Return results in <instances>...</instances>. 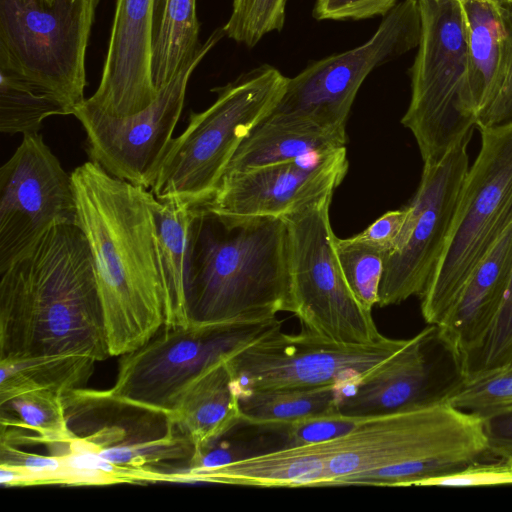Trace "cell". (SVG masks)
I'll list each match as a JSON object with an SVG mask.
<instances>
[{"label": "cell", "instance_id": "cell-39", "mask_svg": "<svg viewBox=\"0 0 512 512\" xmlns=\"http://www.w3.org/2000/svg\"><path fill=\"white\" fill-rule=\"evenodd\" d=\"M488 450L494 456L512 457V411L482 419Z\"/></svg>", "mask_w": 512, "mask_h": 512}, {"label": "cell", "instance_id": "cell-12", "mask_svg": "<svg viewBox=\"0 0 512 512\" xmlns=\"http://www.w3.org/2000/svg\"><path fill=\"white\" fill-rule=\"evenodd\" d=\"M276 321L162 327L144 345L121 355L112 388L90 396L166 417L187 388L208 368Z\"/></svg>", "mask_w": 512, "mask_h": 512}, {"label": "cell", "instance_id": "cell-1", "mask_svg": "<svg viewBox=\"0 0 512 512\" xmlns=\"http://www.w3.org/2000/svg\"><path fill=\"white\" fill-rule=\"evenodd\" d=\"M75 224L89 243L111 356L148 342L165 324L154 195L94 161L71 173Z\"/></svg>", "mask_w": 512, "mask_h": 512}, {"label": "cell", "instance_id": "cell-24", "mask_svg": "<svg viewBox=\"0 0 512 512\" xmlns=\"http://www.w3.org/2000/svg\"><path fill=\"white\" fill-rule=\"evenodd\" d=\"M346 142V134L264 118L241 142L224 174L318 158L345 148Z\"/></svg>", "mask_w": 512, "mask_h": 512}, {"label": "cell", "instance_id": "cell-13", "mask_svg": "<svg viewBox=\"0 0 512 512\" xmlns=\"http://www.w3.org/2000/svg\"><path fill=\"white\" fill-rule=\"evenodd\" d=\"M472 135L454 145L438 161L423 163L420 184L407 205L405 223L394 247L385 255L378 306L420 297L426 289L441 256L469 169L467 147Z\"/></svg>", "mask_w": 512, "mask_h": 512}, {"label": "cell", "instance_id": "cell-9", "mask_svg": "<svg viewBox=\"0 0 512 512\" xmlns=\"http://www.w3.org/2000/svg\"><path fill=\"white\" fill-rule=\"evenodd\" d=\"M334 190L282 216L287 226L290 313L309 333L341 345H370L383 336L351 291L340 267L329 209Z\"/></svg>", "mask_w": 512, "mask_h": 512}, {"label": "cell", "instance_id": "cell-20", "mask_svg": "<svg viewBox=\"0 0 512 512\" xmlns=\"http://www.w3.org/2000/svg\"><path fill=\"white\" fill-rule=\"evenodd\" d=\"M336 440L283 446L228 463L198 470L173 473V481H203L260 487L323 486Z\"/></svg>", "mask_w": 512, "mask_h": 512}, {"label": "cell", "instance_id": "cell-34", "mask_svg": "<svg viewBox=\"0 0 512 512\" xmlns=\"http://www.w3.org/2000/svg\"><path fill=\"white\" fill-rule=\"evenodd\" d=\"M362 419L336 410L279 429L285 435L284 446H301L337 439L353 430Z\"/></svg>", "mask_w": 512, "mask_h": 512}, {"label": "cell", "instance_id": "cell-36", "mask_svg": "<svg viewBox=\"0 0 512 512\" xmlns=\"http://www.w3.org/2000/svg\"><path fill=\"white\" fill-rule=\"evenodd\" d=\"M397 0H317L313 16L318 20H361L384 17Z\"/></svg>", "mask_w": 512, "mask_h": 512}, {"label": "cell", "instance_id": "cell-30", "mask_svg": "<svg viewBox=\"0 0 512 512\" xmlns=\"http://www.w3.org/2000/svg\"><path fill=\"white\" fill-rule=\"evenodd\" d=\"M444 403L481 419L512 411V364L463 378Z\"/></svg>", "mask_w": 512, "mask_h": 512}, {"label": "cell", "instance_id": "cell-21", "mask_svg": "<svg viewBox=\"0 0 512 512\" xmlns=\"http://www.w3.org/2000/svg\"><path fill=\"white\" fill-rule=\"evenodd\" d=\"M165 289L163 327L187 326L196 277V246L206 216L199 206L153 198Z\"/></svg>", "mask_w": 512, "mask_h": 512}, {"label": "cell", "instance_id": "cell-23", "mask_svg": "<svg viewBox=\"0 0 512 512\" xmlns=\"http://www.w3.org/2000/svg\"><path fill=\"white\" fill-rule=\"evenodd\" d=\"M468 50V86L478 117L497 95L509 50L508 9L498 0H459Z\"/></svg>", "mask_w": 512, "mask_h": 512}, {"label": "cell", "instance_id": "cell-27", "mask_svg": "<svg viewBox=\"0 0 512 512\" xmlns=\"http://www.w3.org/2000/svg\"><path fill=\"white\" fill-rule=\"evenodd\" d=\"M95 362L81 355L0 360V401L34 390L51 391L67 397L87 382Z\"/></svg>", "mask_w": 512, "mask_h": 512}, {"label": "cell", "instance_id": "cell-17", "mask_svg": "<svg viewBox=\"0 0 512 512\" xmlns=\"http://www.w3.org/2000/svg\"><path fill=\"white\" fill-rule=\"evenodd\" d=\"M157 0H116L112 30L98 88L85 103L110 116L134 115L159 91L152 58Z\"/></svg>", "mask_w": 512, "mask_h": 512}, {"label": "cell", "instance_id": "cell-38", "mask_svg": "<svg viewBox=\"0 0 512 512\" xmlns=\"http://www.w3.org/2000/svg\"><path fill=\"white\" fill-rule=\"evenodd\" d=\"M509 50L500 89L488 108L478 117V127H488L512 121V8H508Z\"/></svg>", "mask_w": 512, "mask_h": 512}, {"label": "cell", "instance_id": "cell-31", "mask_svg": "<svg viewBox=\"0 0 512 512\" xmlns=\"http://www.w3.org/2000/svg\"><path fill=\"white\" fill-rule=\"evenodd\" d=\"M335 252L343 275L358 301L372 311L377 305L385 253L352 237H335Z\"/></svg>", "mask_w": 512, "mask_h": 512}, {"label": "cell", "instance_id": "cell-22", "mask_svg": "<svg viewBox=\"0 0 512 512\" xmlns=\"http://www.w3.org/2000/svg\"><path fill=\"white\" fill-rule=\"evenodd\" d=\"M227 357L198 377L166 416L190 442L193 454L211 447L242 423L239 395L233 384Z\"/></svg>", "mask_w": 512, "mask_h": 512}, {"label": "cell", "instance_id": "cell-37", "mask_svg": "<svg viewBox=\"0 0 512 512\" xmlns=\"http://www.w3.org/2000/svg\"><path fill=\"white\" fill-rule=\"evenodd\" d=\"M407 215V206L399 210L387 211L352 238L359 243L387 254L394 247Z\"/></svg>", "mask_w": 512, "mask_h": 512}, {"label": "cell", "instance_id": "cell-19", "mask_svg": "<svg viewBox=\"0 0 512 512\" xmlns=\"http://www.w3.org/2000/svg\"><path fill=\"white\" fill-rule=\"evenodd\" d=\"M512 275V223L473 270L443 320V343L460 363L487 335Z\"/></svg>", "mask_w": 512, "mask_h": 512}, {"label": "cell", "instance_id": "cell-14", "mask_svg": "<svg viewBox=\"0 0 512 512\" xmlns=\"http://www.w3.org/2000/svg\"><path fill=\"white\" fill-rule=\"evenodd\" d=\"M222 36V29L214 31L198 55L159 90L155 101L134 115L114 117L85 101L79 105L73 115L85 130L90 160L119 179L151 188L173 139L189 79Z\"/></svg>", "mask_w": 512, "mask_h": 512}, {"label": "cell", "instance_id": "cell-6", "mask_svg": "<svg viewBox=\"0 0 512 512\" xmlns=\"http://www.w3.org/2000/svg\"><path fill=\"white\" fill-rule=\"evenodd\" d=\"M480 150L463 181L441 256L421 298L439 325L465 282L512 223V121L478 127Z\"/></svg>", "mask_w": 512, "mask_h": 512}, {"label": "cell", "instance_id": "cell-7", "mask_svg": "<svg viewBox=\"0 0 512 512\" xmlns=\"http://www.w3.org/2000/svg\"><path fill=\"white\" fill-rule=\"evenodd\" d=\"M418 51L410 70L411 98L401 123L423 163L436 162L477 125L468 86L466 24L459 0H417Z\"/></svg>", "mask_w": 512, "mask_h": 512}, {"label": "cell", "instance_id": "cell-25", "mask_svg": "<svg viewBox=\"0 0 512 512\" xmlns=\"http://www.w3.org/2000/svg\"><path fill=\"white\" fill-rule=\"evenodd\" d=\"M66 396L46 390L27 391L1 404V444L36 440L65 445L75 436L66 418Z\"/></svg>", "mask_w": 512, "mask_h": 512}, {"label": "cell", "instance_id": "cell-2", "mask_svg": "<svg viewBox=\"0 0 512 512\" xmlns=\"http://www.w3.org/2000/svg\"><path fill=\"white\" fill-rule=\"evenodd\" d=\"M0 274V360L111 356L91 249L78 225L53 226Z\"/></svg>", "mask_w": 512, "mask_h": 512}, {"label": "cell", "instance_id": "cell-32", "mask_svg": "<svg viewBox=\"0 0 512 512\" xmlns=\"http://www.w3.org/2000/svg\"><path fill=\"white\" fill-rule=\"evenodd\" d=\"M512 364V275L503 302L483 341L462 362L464 378Z\"/></svg>", "mask_w": 512, "mask_h": 512}, {"label": "cell", "instance_id": "cell-28", "mask_svg": "<svg viewBox=\"0 0 512 512\" xmlns=\"http://www.w3.org/2000/svg\"><path fill=\"white\" fill-rule=\"evenodd\" d=\"M341 388L250 391L239 395L242 423L279 429L306 418L339 410Z\"/></svg>", "mask_w": 512, "mask_h": 512}, {"label": "cell", "instance_id": "cell-33", "mask_svg": "<svg viewBox=\"0 0 512 512\" xmlns=\"http://www.w3.org/2000/svg\"><path fill=\"white\" fill-rule=\"evenodd\" d=\"M288 0H233L231 15L222 28L230 39L254 47L266 34L281 31Z\"/></svg>", "mask_w": 512, "mask_h": 512}, {"label": "cell", "instance_id": "cell-10", "mask_svg": "<svg viewBox=\"0 0 512 512\" xmlns=\"http://www.w3.org/2000/svg\"><path fill=\"white\" fill-rule=\"evenodd\" d=\"M408 339L341 345L302 329L281 331V322L236 348L227 363L238 395L250 391L353 387L388 363Z\"/></svg>", "mask_w": 512, "mask_h": 512}, {"label": "cell", "instance_id": "cell-26", "mask_svg": "<svg viewBox=\"0 0 512 512\" xmlns=\"http://www.w3.org/2000/svg\"><path fill=\"white\" fill-rule=\"evenodd\" d=\"M199 29L196 0H157L152 72L158 91L201 51Z\"/></svg>", "mask_w": 512, "mask_h": 512}, {"label": "cell", "instance_id": "cell-16", "mask_svg": "<svg viewBox=\"0 0 512 512\" xmlns=\"http://www.w3.org/2000/svg\"><path fill=\"white\" fill-rule=\"evenodd\" d=\"M346 148L314 159L224 174L212 198L199 206L225 229L248 220L282 217L335 190L348 171Z\"/></svg>", "mask_w": 512, "mask_h": 512}, {"label": "cell", "instance_id": "cell-40", "mask_svg": "<svg viewBox=\"0 0 512 512\" xmlns=\"http://www.w3.org/2000/svg\"><path fill=\"white\" fill-rule=\"evenodd\" d=\"M502 5L508 8H512V0H498Z\"/></svg>", "mask_w": 512, "mask_h": 512}, {"label": "cell", "instance_id": "cell-8", "mask_svg": "<svg viewBox=\"0 0 512 512\" xmlns=\"http://www.w3.org/2000/svg\"><path fill=\"white\" fill-rule=\"evenodd\" d=\"M100 0H0V70L73 115L86 98L85 56Z\"/></svg>", "mask_w": 512, "mask_h": 512}, {"label": "cell", "instance_id": "cell-18", "mask_svg": "<svg viewBox=\"0 0 512 512\" xmlns=\"http://www.w3.org/2000/svg\"><path fill=\"white\" fill-rule=\"evenodd\" d=\"M439 340L436 325H429L382 368L346 390L339 404L342 413L369 417L444 403L462 381V374L440 376L431 356Z\"/></svg>", "mask_w": 512, "mask_h": 512}, {"label": "cell", "instance_id": "cell-29", "mask_svg": "<svg viewBox=\"0 0 512 512\" xmlns=\"http://www.w3.org/2000/svg\"><path fill=\"white\" fill-rule=\"evenodd\" d=\"M0 131L23 135L37 133L54 115H68L53 97L7 71L0 70Z\"/></svg>", "mask_w": 512, "mask_h": 512}, {"label": "cell", "instance_id": "cell-15", "mask_svg": "<svg viewBox=\"0 0 512 512\" xmlns=\"http://www.w3.org/2000/svg\"><path fill=\"white\" fill-rule=\"evenodd\" d=\"M75 221L71 174L42 135H23L0 169V272L50 228Z\"/></svg>", "mask_w": 512, "mask_h": 512}, {"label": "cell", "instance_id": "cell-11", "mask_svg": "<svg viewBox=\"0 0 512 512\" xmlns=\"http://www.w3.org/2000/svg\"><path fill=\"white\" fill-rule=\"evenodd\" d=\"M421 18L417 0L397 3L364 44L316 61L293 78L265 119L346 134L357 92L367 76L418 46Z\"/></svg>", "mask_w": 512, "mask_h": 512}, {"label": "cell", "instance_id": "cell-35", "mask_svg": "<svg viewBox=\"0 0 512 512\" xmlns=\"http://www.w3.org/2000/svg\"><path fill=\"white\" fill-rule=\"evenodd\" d=\"M512 484V457L491 453L451 474L430 479L422 486L471 487Z\"/></svg>", "mask_w": 512, "mask_h": 512}, {"label": "cell", "instance_id": "cell-4", "mask_svg": "<svg viewBox=\"0 0 512 512\" xmlns=\"http://www.w3.org/2000/svg\"><path fill=\"white\" fill-rule=\"evenodd\" d=\"M225 231L219 235L202 225L191 323L252 325L274 320L280 311L289 312L284 219L255 218Z\"/></svg>", "mask_w": 512, "mask_h": 512}, {"label": "cell", "instance_id": "cell-3", "mask_svg": "<svg viewBox=\"0 0 512 512\" xmlns=\"http://www.w3.org/2000/svg\"><path fill=\"white\" fill-rule=\"evenodd\" d=\"M482 419L439 403L363 417L337 438L323 486H422L488 455Z\"/></svg>", "mask_w": 512, "mask_h": 512}, {"label": "cell", "instance_id": "cell-5", "mask_svg": "<svg viewBox=\"0 0 512 512\" xmlns=\"http://www.w3.org/2000/svg\"><path fill=\"white\" fill-rule=\"evenodd\" d=\"M288 78L262 65L216 88L217 98L190 114L187 127L173 138L151 186L160 201L202 206L216 192L235 151L273 110Z\"/></svg>", "mask_w": 512, "mask_h": 512}]
</instances>
